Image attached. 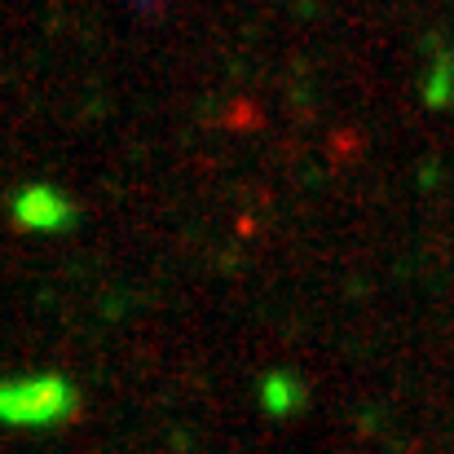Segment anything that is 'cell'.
<instances>
[{
    "mask_svg": "<svg viewBox=\"0 0 454 454\" xmlns=\"http://www.w3.org/2000/svg\"><path fill=\"white\" fill-rule=\"evenodd\" d=\"M75 406H80V388L58 371L0 380V424L4 428H22V433L53 428V424H67Z\"/></svg>",
    "mask_w": 454,
    "mask_h": 454,
    "instance_id": "cell-1",
    "label": "cell"
},
{
    "mask_svg": "<svg viewBox=\"0 0 454 454\" xmlns=\"http://www.w3.org/2000/svg\"><path fill=\"white\" fill-rule=\"evenodd\" d=\"M261 406H265V415H274V419L296 415V411L304 406L301 380H296V375H287V371L265 375V380H261Z\"/></svg>",
    "mask_w": 454,
    "mask_h": 454,
    "instance_id": "cell-3",
    "label": "cell"
},
{
    "mask_svg": "<svg viewBox=\"0 0 454 454\" xmlns=\"http://www.w3.org/2000/svg\"><path fill=\"white\" fill-rule=\"evenodd\" d=\"M13 221L27 230V234H62L71 221H75V212H71V199L67 194H58L53 185H44V181H35V185H22L18 194H13Z\"/></svg>",
    "mask_w": 454,
    "mask_h": 454,
    "instance_id": "cell-2",
    "label": "cell"
}]
</instances>
